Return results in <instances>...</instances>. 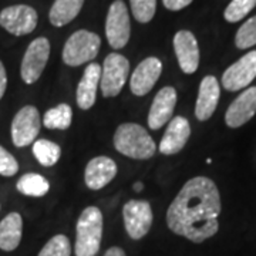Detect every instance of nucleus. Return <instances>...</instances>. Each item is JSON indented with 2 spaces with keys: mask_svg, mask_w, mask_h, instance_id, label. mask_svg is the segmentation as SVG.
<instances>
[{
  "mask_svg": "<svg viewBox=\"0 0 256 256\" xmlns=\"http://www.w3.org/2000/svg\"><path fill=\"white\" fill-rule=\"evenodd\" d=\"M72 244L66 235H56L47 242L37 256H70Z\"/></svg>",
  "mask_w": 256,
  "mask_h": 256,
  "instance_id": "25",
  "label": "nucleus"
},
{
  "mask_svg": "<svg viewBox=\"0 0 256 256\" xmlns=\"http://www.w3.org/2000/svg\"><path fill=\"white\" fill-rule=\"evenodd\" d=\"M131 10L137 22L148 23L154 18L156 10V0H130Z\"/></svg>",
  "mask_w": 256,
  "mask_h": 256,
  "instance_id": "28",
  "label": "nucleus"
},
{
  "mask_svg": "<svg viewBox=\"0 0 256 256\" xmlns=\"http://www.w3.org/2000/svg\"><path fill=\"white\" fill-rule=\"evenodd\" d=\"M18 171V162L6 148L0 146V175L13 176Z\"/></svg>",
  "mask_w": 256,
  "mask_h": 256,
  "instance_id": "29",
  "label": "nucleus"
},
{
  "mask_svg": "<svg viewBox=\"0 0 256 256\" xmlns=\"http://www.w3.org/2000/svg\"><path fill=\"white\" fill-rule=\"evenodd\" d=\"M114 146L120 154L134 160H148L156 151V142L148 131L136 122H124L116 130Z\"/></svg>",
  "mask_w": 256,
  "mask_h": 256,
  "instance_id": "2",
  "label": "nucleus"
},
{
  "mask_svg": "<svg viewBox=\"0 0 256 256\" xmlns=\"http://www.w3.org/2000/svg\"><path fill=\"white\" fill-rule=\"evenodd\" d=\"M256 114V87H249L239 94L225 114V122L230 128H239L246 124Z\"/></svg>",
  "mask_w": 256,
  "mask_h": 256,
  "instance_id": "16",
  "label": "nucleus"
},
{
  "mask_svg": "<svg viewBox=\"0 0 256 256\" xmlns=\"http://www.w3.org/2000/svg\"><path fill=\"white\" fill-rule=\"evenodd\" d=\"M101 80V66L97 63L88 64L82 73V77L77 86V106L82 110H90L96 98H97V88Z\"/></svg>",
  "mask_w": 256,
  "mask_h": 256,
  "instance_id": "19",
  "label": "nucleus"
},
{
  "mask_svg": "<svg viewBox=\"0 0 256 256\" xmlns=\"http://www.w3.org/2000/svg\"><path fill=\"white\" fill-rule=\"evenodd\" d=\"M33 156L43 166H53L62 156V148L53 141L37 140L33 144Z\"/></svg>",
  "mask_w": 256,
  "mask_h": 256,
  "instance_id": "24",
  "label": "nucleus"
},
{
  "mask_svg": "<svg viewBox=\"0 0 256 256\" xmlns=\"http://www.w3.org/2000/svg\"><path fill=\"white\" fill-rule=\"evenodd\" d=\"M164 6L168 10H172V12H178V10H182L184 8L190 6L192 3V0H162Z\"/></svg>",
  "mask_w": 256,
  "mask_h": 256,
  "instance_id": "30",
  "label": "nucleus"
},
{
  "mask_svg": "<svg viewBox=\"0 0 256 256\" xmlns=\"http://www.w3.org/2000/svg\"><path fill=\"white\" fill-rule=\"evenodd\" d=\"M131 26L130 16L126 3L122 0H116L108 9L107 20H106V36L108 44L112 48H122L130 40Z\"/></svg>",
  "mask_w": 256,
  "mask_h": 256,
  "instance_id": "8",
  "label": "nucleus"
},
{
  "mask_svg": "<svg viewBox=\"0 0 256 256\" xmlns=\"http://www.w3.org/2000/svg\"><path fill=\"white\" fill-rule=\"evenodd\" d=\"M132 188H134V191H136V192H141L142 190H144V184L138 181V182H136L134 185H132Z\"/></svg>",
  "mask_w": 256,
  "mask_h": 256,
  "instance_id": "33",
  "label": "nucleus"
},
{
  "mask_svg": "<svg viewBox=\"0 0 256 256\" xmlns=\"http://www.w3.org/2000/svg\"><path fill=\"white\" fill-rule=\"evenodd\" d=\"M104 256H127L126 252L118 246H112L110 249H107V252L104 254Z\"/></svg>",
  "mask_w": 256,
  "mask_h": 256,
  "instance_id": "32",
  "label": "nucleus"
},
{
  "mask_svg": "<svg viewBox=\"0 0 256 256\" xmlns=\"http://www.w3.org/2000/svg\"><path fill=\"white\" fill-rule=\"evenodd\" d=\"M235 44L240 50H245L256 44V16L245 22L235 36Z\"/></svg>",
  "mask_w": 256,
  "mask_h": 256,
  "instance_id": "27",
  "label": "nucleus"
},
{
  "mask_svg": "<svg viewBox=\"0 0 256 256\" xmlns=\"http://www.w3.org/2000/svg\"><path fill=\"white\" fill-rule=\"evenodd\" d=\"M256 78V52H249L236 63L229 66L222 76V86L228 92L246 88Z\"/></svg>",
  "mask_w": 256,
  "mask_h": 256,
  "instance_id": "11",
  "label": "nucleus"
},
{
  "mask_svg": "<svg viewBox=\"0 0 256 256\" xmlns=\"http://www.w3.org/2000/svg\"><path fill=\"white\" fill-rule=\"evenodd\" d=\"M101 38L88 30H77L67 38L63 48V62L70 67H77L92 62L100 52Z\"/></svg>",
  "mask_w": 256,
  "mask_h": 256,
  "instance_id": "4",
  "label": "nucleus"
},
{
  "mask_svg": "<svg viewBox=\"0 0 256 256\" xmlns=\"http://www.w3.org/2000/svg\"><path fill=\"white\" fill-rule=\"evenodd\" d=\"M176 100H178L176 90L171 86L164 87L156 92L148 112V127L151 130H160L165 124H168L172 118Z\"/></svg>",
  "mask_w": 256,
  "mask_h": 256,
  "instance_id": "13",
  "label": "nucleus"
},
{
  "mask_svg": "<svg viewBox=\"0 0 256 256\" xmlns=\"http://www.w3.org/2000/svg\"><path fill=\"white\" fill-rule=\"evenodd\" d=\"M122 218L128 236L131 239L144 238L152 225V210L150 202L144 200H131L122 208Z\"/></svg>",
  "mask_w": 256,
  "mask_h": 256,
  "instance_id": "7",
  "label": "nucleus"
},
{
  "mask_svg": "<svg viewBox=\"0 0 256 256\" xmlns=\"http://www.w3.org/2000/svg\"><path fill=\"white\" fill-rule=\"evenodd\" d=\"M16 188L23 195L40 198V196H44L47 192L50 191V182L43 175L28 172V174H24L18 178Z\"/></svg>",
  "mask_w": 256,
  "mask_h": 256,
  "instance_id": "22",
  "label": "nucleus"
},
{
  "mask_svg": "<svg viewBox=\"0 0 256 256\" xmlns=\"http://www.w3.org/2000/svg\"><path fill=\"white\" fill-rule=\"evenodd\" d=\"M40 114L34 106H24L12 122V141L18 148L30 146L40 132Z\"/></svg>",
  "mask_w": 256,
  "mask_h": 256,
  "instance_id": "9",
  "label": "nucleus"
},
{
  "mask_svg": "<svg viewBox=\"0 0 256 256\" xmlns=\"http://www.w3.org/2000/svg\"><path fill=\"white\" fill-rule=\"evenodd\" d=\"M222 205L218 186L206 176L186 181L166 210L168 228L194 244L212 238L220 229Z\"/></svg>",
  "mask_w": 256,
  "mask_h": 256,
  "instance_id": "1",
  "label": "nucleus"
},
{
  "mask_svg": "<svg viewBox=\"0 0 256 256\" xmlns=\"http://www.w3.org/2000/svg\"><path fill=\"white\" fill-rule=\"evenodd\" d=\"M191 136V126L182 116H176L168 122L164 137L160 142V152L164 156H174L182 150Z\"/></svg>",
  "mask_w": 256,
  "mask_h": 256,
  "instance_id": "15",
  "label": "nucleus"
},
{
  "mask_svg": "<svg viewBox=\"0 0 256 256\" xmlns=\"http://www.w3.org/2000/svg\"><path fill=\"white\" fill-rule=\"evenodd\" d=\"M73 121V110L68 104H58L46 111L43 124L48 130H67Z\"/></svg>",
  "mask_w": 256,
  "mask_h": 256,
  "instance_id": "23",
  "label": "nucleus"
},
{
  "mask_svg": "<svg viewBox=\"0 0 256 256\" xmlns=\"http://www.w3.org/2000/svg\"><path fill=\"white\" fill-rule=\"evenodd\" d=\"M162 73V63L156 57H146L138 64L131 76L130 88L134 96L142 97L154 88L160 76Z\"/></svg>",
  "mask_w": 256,
  "mask_h": 256,
  "instance_id": "12",
  "label": "nucleus"
},
{
  "mask_svg": "<svg viewBox=\"0 0 256 256\" xmlns=\"http://www.w3.org/2000/svg\"><path fill=\"white\" fill-rule=\"evenodd\" d=\"M176 60L185 74H192L200 66V46L195 36L188 30H180L174 36Z\"/></svg>",
  "mask_w": 256,
  "mask_h": 256,
  "instance_id": "14",
  "label": "nucleus"
},
{
  "mask_svg": "<svg viewBox=\"0 0 256 256\" xmlns=\"http://www.w3.org/2000/svg\"><path fill=\"white\" fill-rule=\"evenodd\" d=\"M130 73V63L124 56L111 53L106 57L101 67L100 88L106 98L118 96Z\"/></svg>",
  "mask_w": 256,
  "mask_h": 256,
  "instance_id": "5",
  "label": "nucleus"
},
{
  "mask_svg": "<svg viewBox=\"0 0 256 256\" xmlns=\"http://www.w3.org/2000/svg\"><path fill=\"white\" fill-rule=\"evenodd\" d=\"M102 214L97 206H87L77 220L76 228V256H96L102 239Z\"/></svg>",
  "mask_w": 256,
  "mask_h": 256,
  "instance_id": "3",
  "label": "nucleus"
},
{
  "mask_svg": "<svg viewBox=\"0 0 256 256\" xmlns=\"http://www.w3.org/2000/svg\"><path fill=\"white\" fill-rule=\"evenodd\" d=\"M84 0H54L48 12V20L56 28H63L78 16Z\"/></svg>",
  "mask_w": 256,
  "mask_h": 256,
  "instance_id": "21",
  "label": "nucleus"
},
{
  "mask_svg": "<svg viewBox=\"0 0 256 256\" xmlns=\"http://www.w3.org/2000/svg\"><path fill=\"white\" fill-rule=\"evenodd\" d=\"M50 56V42L46 37H37L28 44L22 60L20 74L26 84H34L44 72Z\"/></svg>",
  "mask_w": 256,
  "mask_h": 256,
  "instance_id": "6",
  "label": "nucleus"
},
{
  "mask_svg": "<svg viewBox=\"0 0 256 256\" xmlns=\"http://www.w3.org/2000/svg\"><path fill=\"white\" fill-rule=\"evenodd\" d=\"M23 235V220L18 212H10L0 222V249L12 252L20 245Z\"/></svg>",
  "mask_w": 256,
  "mask_h": 256,
  "instance_id": "20",
  "label": "nucleus"
},
{
  "mask_svg": "<svg viewBox=\"0 0 256 256\" xmlns=\"http://www.w3.org/2000/svg\"><path fill=\"white\" fill-rule=\"evenodd\" d=\"M117 175V164L108 156H96L90 160L84 171L86 185L92 190L98 191L116 178Z\"/></svg>",
  "mask_w": 256,
  "mask_h": 256,
  "instance_id": "17",
  "label": "nucleus"
},
{
  "mask_svg": "<svg viewBox=\"0 0 256 256\" xmlns=\"http://www.w3.org/2000/svg\"><path fill=\"white\" fill-rule=\"evenodd\" d=\"M256 6V0H232L225 9L224 18L229 23H236L248 16V13Z\"/></svg>",
  "mask_w": 256,
  "mask_h": 256,
  "instance_id": "26",
  "label": "nucleus"
},
{
  "mask_svg": "<svg viewBox=\"0 0 256 256\" xmlns=\"http://www.w3.org/2000/svg\"><path fill=\"white\" fill-rule=\"evenodd\" d=\"M37 12L28 4L9 6L0 12V26L13 36H24L37 26Z\"/></svg>",
  "mask_w": 256,
  "mask_h": 256,
  "instance_id": "10",
  "label": "nucleus"
},
{
  "mask_svg": "<svg viewBox=\"0 0 256 256\" xmlns=\"http://www.w3.org/2000/svg\"><path fill=\"white\" fill-rule=\"evenodd\" d=\"M220 97V87L216 77L206 76L202 78L198 90V98L195 104V117L200 121L210 120L218 107Z\"/></svg>",
  "mask_w": 256,
  "mask_h": 256,
  "instance_id": "18",
  "label": "nucleus"
},
{
  "mask_svg": "<svg viewBox=\"0 0 256 256\" xmlns=\"http://www.w3.org/2000/svg\"><path fill=\"white\" fill-rule=\"evenodd\" d=\"M6 87H8V74H6L4 66H3L2 60H0V100L4 96V92H6Z\"/></svg>",
  "mask_w": 256,
  "mask_h": 256,
  "instance_id": "31",
  "label": "nucleus"
}]
</instances>
